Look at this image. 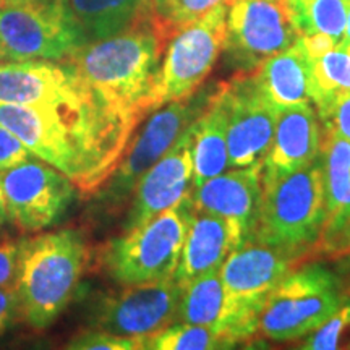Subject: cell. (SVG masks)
<instances>
[{
	"mask_svg": "<svg viewBox=\"0 0 350 350\" xmlns=\"http://www.w3.org/2000/svg\"><path fill=\"white\" fill-rule=\"evenodd\" d=\"M321 151L318 113L312 103L295 104L279 112L269 151L261 164V185L304 169Z\"/></svg>",
	"mask_w": 350,
	"mask_h": 350,
	"instance_id": "obj_16",
	"label": "cell"
},
{
	"mask_svg": "<svg viewBox=\"0 0 350 350\" xmlns=\"http://www.w3.org/2000/svg\"><path fill=\"white\" fill-rule=\"evenodd\" d=\"M86 81L67 62L26 60L0 64V103L39 106L70 98Z\"/></svg>",
	"mask_w": 350,
	"mask_h": 350,
	"instance_id": "obj_19",
	"label": "cell"
},
{
	"mask_svg": "<svg viewBox=\"0 0 350 350\" xmlns=\"http://www.w3.org/2000/svg\"><path fill=\"white\" fill-rule=\"evenodd\" d=\"M190 129L193 163L191 188H195L229 169L226 111L219 88L209 96L198 117L191 120Z\"/></svg>",
	"mask_w": 350,
	"mask_h": 350,
	"instance_id": "obj_21",
	"label": "cell"
},
{
	"mask_svg": "<svg viewBox=\"0 0 350 350\" xmlns=\"http://www.w3.org/2000/svg\"><path fill=\"white\" fill-rule=\"evenodd\" d=\"M258 88L279 111L295 104L312 103V59L301 36L252 70Z\"/></svg>",
	"mask_w": 350,
	"mask_h": 350,
	"instance_id": "obj_20",
	"label": "cell"
},
{
	"mask_svg": "<svg viewBox=\"0 0 350 350\" xmlns=\"http://www.w3.org/2000/svg\"><path fill=\"white\" fill-rule=\"evenodd\" d=\"M86 44L67 2L7 3L0 10V62H62Z\"/></svg>",
	"mask_w": 350,
	"mask_h": 350,
	"instance_id": "obj_8",
	"label": "cell"
},
{
	"mask_svg": "<svg viewBox=\"0 0 350 350\" xmlns=\"http://www.w3.org/2000/svg\"><path fill=\"white\" fill-rule=\"evenodd\" d=\"M339 49L350 52V5H349V12H347V23H345V31H344V38L342 41L339 42Z\"/></svg>",
	"mask_w": 350,
	"mask_h": 350,
	"instance_id": "obj_37",
	"label": "cell"
},
{
	"mask_svg": "<svg viewBox=\"0 0 350 350\" xmlns=\"http://www.w3.org/2000/svg\"><path fill=\"white\" fill-rule=\"evenodd\" d=\"M235 0H151L150 25L161 46L180 29L196 23L219 5H232Z\"/></svg>",
	"mask_w": 350,
	"mask_h": 350,
	"instance_id": "obj_26",
	"label": "cell"
},
{
	"mask_svg": "<svg viewBox=\"0 0 350 350\" xmlns=\"http://www.w3.org/2000/svg\"><path fill=\"white\" fill-rule=\"evenodd\" d=\"M190 99L174 100L156 109L133 142L129 143L111 177L96 191V206L100 214H116L133 195L139 178L172 146L178 135L196 117Z\"/></svg>",
	"mask_w": 350,
	"mask_h": 350,
	"instance_id": "obj_10",
	"label": "cell"
},
{
	"mask_svg": "<svg viewBox=\"0 0 350 350\" xmlns=\"http://www.w3.org/2000/svg\"><path fill=\"white\" fill-rule=\"evenodd\" d=\"M262 193L261 165L227 169L191 188L188 201L193 211L216 214L242 227L250 237Z\"/></svg>",
	"mask_w": 350,
	"mask_h": 350,
	"instance_id": "obj_17",
	"label": "cell"
},
{
	"mask_svg": "<svg viewBox=\"0 0 350 350\" xmlns=\"http://www.w3.org/2000/svg\"><path fill=\"white\" fill-rule=\"evenodd\" d=\"M188 196L144 224L124 232L103 247L99 261L112 281L138 286L174 278L190 224Z\"/></svg>",
	"mask_w": 350,
	"mask_h": 350,
	"instance_id": "obj_5",
	"label": "cell"
},
{
	"mask_svg": "<svg viewBox=\"0 0 350 350\" xmlns=\"http://www.w3.org/2000/svg\"><path fill=\"white\" fill-rule=\"evenodd\" d=\"M301 41H304L306 54L310 55V59H317V57L325 55L326 52H329L334 49V47H338V44H336L334 39L323 33L310 34V36H301Z\"/></svg>",
	"mask_w": 350,
	"mask_h": 350,
	"instance_id": "obj_35",
	"label": "cell"
},
{
	"mask_svg": "<svg viewBox=\"0 0 350 350\" xmlns=\"http://www.w3.org/2000/svg\"><path fill=\"white\" fill-rule=\"evenodd\" d=\"M20 317V300L15 286L0 287V336L13 326Z\"/></svg>",
	"mask_w": 350,
	"mask_h": 350,
	"instance_id": "obj_33",
	"label": "cell"
},
{
	"mask_svg": "<svg viewBox=\"0 0 350 350\" xmlns=\"http://www.w3.org/2000/svg\"><path fill=\"white\" fill-rule=\"evenodd\" d=\"M227 10L229 5H219L170 38L152 90V111L190 99L203 85L224 47Z\"/></svg>",
	"mask_w": 350,
	"mask_h": 350,
	"instance_id": "obj_9",
	"label": "cell"
},
{
	"mask_svg": "<svg viewBox=\"0 0 350 350\" xmlns=\"http://www.w3.org/2000/svg\"><path fill=\"white\" fill-rule=\"evenodd\" d=\"M182 292L174 278L126 286L120 294L103 297L94 305L91 325L125 338H148L175 321Z\"/></svg>",
	"mask_w": 350,
	"mask_h": 350,
	"instance_id": "obj_14",
	"label": "cell"
},
{
	"mask_svg": "<svg viewBox=\"0 0 350 350\" xmlns=\"http://www.w3.org/2000/svg\"><path fill=\"white\" fill-rule=\"evenodd\" d=\"M317 113L325 125V133L350 142V93L340 94L331 103L318 107Z\"/></svg>",
	"mask_w": 350,
	"mask_h": 350,
	"instance_id": "obj_31",
	"label": "cell"
},
{
	"mask_svg": "<svg viewBox=\"0 0 350 350\" xmlns=\"http://www.w3.org/2000/svg\"><path fill=\"white\" fill-rule=\"evenodd\" d=\"M332 245H336V248H338L340 253H350V219L347 224H345L342 232L338 235V239L331 243V247Z\"/></svg>",
	"mask_w": 350,
	"mask_h": 350,
	"instance_id": "obj_36",
	"label": "cell"
},
{
	"mask_svg": "<svg viewBox=\"0 0 350 350\" xmlns=\"http://www.w3.org/2000/svg\"><path fill=\"white\" fill-rule=\"evenodd\" d=\"M242 227L216 214L191 209L180 261L174 279L185 287L201 275L219 271L232 252L247 242Z\"/></svg>",
	"mask_w": 350,
	"mask_h": 350,
	"instance_id": "obj_18",
	"label": "cell"
},
{
	"mask_svg": "<svg viewBox=\"0 0 350 350\" xmlns=\"http://www.w3.org/2000/svg\"><path fill=\"white\" fill-rule=\"evenodd\" d=\"M321 150L325 152L326 222L319 242H325V247L329 248L350 219V142L325 133Z\"/></svg>",
	"mask_w": 350,
	"mask_h": 350,
	"instance_id": "obj_23",
	"label": "cell"
},
{
	"mask_svg": "<svg viewBox=\"0 0 350 350\" xmlns=\"http://www.w3.org/2000/svg\"><path fill=\"white\" fill-rule=\"evenodd\" d=\"M78 350H135L143 349V338H125L106 331H85L67 344Z\"/></svg>",
	"mask_w": 350,
	"mask_h": 350,
	"instance_id": "obj_30",
	"label": "cell"
},
{
	"mask_svg": "<svg viewBox=\"0 0 350 350\" xmlns=\"http://www.w3.org/2000/svg\"><path fill=\"white\" fill-rule=\"evenodd\" d=\"M347 327H350V301L340 305L338 312L312 332V336L301 347L308 350L338 349L340 336Z\"/></svg>",
	"mask_w": 350,
	"mask_h": 350,
	"instance_id": "obj_29",
	"label": "cell"
},
{
	"mask_svg": "<svg viewBox=\"0 0 350 350\" xmlns=\"http://www.w3.org/2000/svg\"><path fill=\"white\" fill-rule=\"evenodd\" d=\"M227 319L229 305L219 271L201 275L183 287L175 321L209 327L230 349L224 336Z\"/></svg>",
	"mask_w": 350,
	"mask_h": 350,
	"instance_id": "obj_24",
	"label": "cell"
},
{
	"mask_svg": "<svg viewBox=\"0 0 350 350\" xmlns=\"http://www.w3.org/2000/svg\"><path fill=\"white\" fill-rule=\"evenodd\" d=\"M288 20L300 36L323 33L342 41L350 0H282Z\"/></svg>",
	"mask_w": 350,
	"mask_h": 350,
	"instance_id": "obj_25",
	"label": "cell"
},
{
	"mask_svg": "<svg viewBox=\"0 0 350 350\" xmlns=\"http://www.w3.org/2000/svg\"><path fill=\"white\" fill-rule=\"evenodd\" d=\"M299 38L282 0H235L227 10L222 51L239 72H252Z\"/></svg>",
	"mask_w": 350,
	"mask_h": 350,
	"instance_id": "obj_13",
	"label": "cell"
},
{
	"mask_svg": "<svg viewBox=\"0 0 350 350\" xmlns=\"http://www.w3.org/2000/svg\"><path fill=\"white\" fill-rule=\"evenodd\" d=\"M7 3H55L60 0H5Z\"/></svg>",
	"mask_w": 350,
	"mask_h": 350,
	"instance_id": "obj_39",
	"label": "cell"
},
{
	"mask_svg": "<svg viewBox=\"0 0 350 350\" xmlns=\"http://www.w3.org/2000/svg\"><path fill=\"white\" fill-rule=\"evenodd\" d=\"M5 5H7V2H5V0H0V10H2V8L5 7Z\"/></svg>",
	"mask_w": 350,
	"mask_h": 350,
	"instance_id": "obj_40",
	"label": "cell"
},
{
	"mask_svg": "<svg viewBox=\"0 0 350 350\" xmlns=\"http://www.w3.org/2000/svg\"><path fill=\"white\" fill-rule=\"evenodd\" d=\"M143 349L154 350H208L227 349L213 329L188 323L169 325L156 334L143 338Z\"/></svg>",
	"mask_w": 350,
	"mask_h": 350,
	"instance_id": "obj_28",
	"label": "cell"
},
{
	"mask_svg": "<svg viewBox=\"0 0 350 350\" xmlns=\"http://www.w3.org/2000/svg\"><path fill=\"white\" fill-rule=\"evenodd\" d=\"M142 117L113 106L86 83L70 98L39 106L0 103V125L85 196L111 177Z\"/></svg>",
	"mask_w": 350,
	"mask_h": 350,
	"instance_id": "obj_1",
	"label": "cell"
},
{
	"mask_svg": "<svg viewBox=\"0 0 350 350\" xmlns=\"http://www.w3.org/2000/svg\"><path fill=\"white\" fill-rule=\"evenodd\" d=\"M325 222L323 165L314 161L262 187L248 240L297 256L321 240Z\"/></svg>",
	"mask_w": 350,
	"mask_h": 350,
	"instance_id": "obj_4",
	"label": "cell"
},
{
	"mask_svg": "<svg viewBox=\"0 0 350 350\" xmlns=\"http://www.w3.org/2000/svg\"><path fill=\"white\" fill-rule=\"evenodd\" d=\"M191 178V129L188 125L159 161L139 178L131 195L133 203L126 213L124 232L144 224L185 200L190 193Z\"/></svg>",
	"mask_w": 350,
	"mask_h": 350,
	"instance_id": "obj_15",
	"label": "cell"
},
{
	"mask_svg": "<svg viewBox=\"0 0 350 350\" xmlns=\"http://www.w3.org/2000/svg\"><path fill=\"white\" fill-rule=\"evenodd\" d=\"M217 88L226 111L229 169L261 165L281 111L261 93L252 72L235 73Z\"/></svg>",
	"mask_w": 350,
	"mask_h": 350,
	"instance_id": "obj_12",
	"label": "cell"
},
{
	"mask_svg": "<svg viewBox=\"0 0 350 350\" xmlns=\"http://www.w3.org/2000/svg\"><path fill=\"white\" fill-rule=\"evenodd\" d=\"M7 219V209H5V198H3V190H2V182H0V226L5 222Z\"/></svg>",
	"mask_w": 350,
	"mask_h": 350,
	"instance_id": "obj_38",
	"label": "cell"
},
{
	"mask_svg": "<svg viewBox=\"0 0 350 350\" xmlns=\"http://www.w3.org/2000/svg\"><path fill=\"white\" fill-rule=\"evenodd\" d=\"M294 256L278 248L247 240L219 268L229 305L226 340L230 347L258 332V317L266 297L292 269Z\"/></svg>",
	"mask_w": 350,
	"mask_h": 350,
	"instance_id": "obj_7",
	"label": "cell"
},
{
	"mask_svg": "<svg viewBox=\"0 0 350 350\" xmlns=\"http://www.w3.org/2000/svg\"><path fill=\"white\" fill-rule=\"evenodd\" d=\"M164 47L144 23L100 41L86 42L62 62L113 106L144 119L152 112L151 98Z\"/></svg>",
	"mask_w": 350,
	"mask_h": 350,
	"instance_id": "obj_2",
	"label": "cell"
},
{
	"mask_svg": "<svg viewBox=\"0 0 350 350\" xmlns=\"http://www.w3.org/2000/svg\"><path fill=\"white\" fill-rule=\"evenodd\" d=\"M16 255H18V243H0V287L12 286L15 282Z\"/></svg>",
	"mask_w": 350,
	"mask_h": 350,
	"instance_id": "obj_34",
	"label": "cell"
},
{
	"mask_svg": "<svg viewBox=\"0 0 350 350\" xmlns=\"http://www.w3.org/2000/svg\"><path fill=\"white\" fill-rule=\"evenodd\" d=\"M31 156L33 152L15 133L0 125V172L26 163Z\"/></svg>",
	"mask_w": 350,
	"mask_h": 350,
	"instance_id": "obj_32",
	"label": "cell"
},
{
	"mask_svg": "<svg viewBox=\"0 0 350 350\" xmlns=\"http://www.w3.org/2000/svg\"><path fill=\"white\" fill-rule=\"evenodd\" d=\"M336 275L319 265L288 271L266 297L258 332L286 342L312 334L344 304Z\"/></svg>",
	"mask_w": 350,
	"mask_h": 350,
	"instance_id": "obj_6",
	"label": "cell"
},
{
	"mask_svg": "<svg viewBox=\"0 0 350 350\" xmlns=\"http://www.w3.org/2000/svg\"><path fill=\"white\" fill-rule=\"evenodd\" d=\"M349 54H350V52H349Z\"/></svg>",
	"mask_w": 350,
	"mask_h": 350,
	"instance_id": "obj_41",
	"label": "cell"
},
{
	"mask_svg": "<svg viewBox=\"0 0 350 350\" xmlns=\"http://www.w3.org/2000/svg\"><path fill=\"white\" fill-rule=\"evenodd\" d=\"M7 219L18 230L36 232L57 224L75 198L77 187L49 164L29 159L0 172Z\"/></svg>",
	"mask_w": 350,
	"mask_h": 350,
	"instance_id": "obj_11",
	"label": "cell"
},
{
	"mask_svg": "<svg viewBox=\"0 0 350 350\" xmlns=\"http://www.w3.org/2000/svg\"><path fill=\"white\" fill-rule=\"evenodd\" d=\"M350 93V54L347 51L334 49L325 55L312 59V104L321 107Z\"/></svg>",
	"mask_w": 350,
	"mask_h": 350,
	"instance_id": "obj_27",
	"label": "cell"
},
{
	"mask_svg": "<svg viewBox=\"0 0 350 350\" xmlns=\"http://www.w3.org/2000/svg\"><path fill=\"white\" fill-rule=\"evenodd\" d=\"M88 261L90 248L77 229L21 240L13 284L20 317L34 329L49 327L75 297Z\"/></svg>",
	"mask_w": 350,
	"mask_h": 350,
	"instance_id": "obj_3",
	"label": "cell"
},
{
	"mask_svg": "<svg viewBox=\"0 0 350 350\" xmlns=\"http://www.w3.org/2000/svg\"><path fill=\"white\" fill-rule=\"evenodd\" d=\"M86 42L150 23L151 0H65Z\"/></svg>",
	"mask_w": 350,
	"mask_h": 350,
	"instance_id": "obj_22",
	"label": "cell"
}]
</instances>
